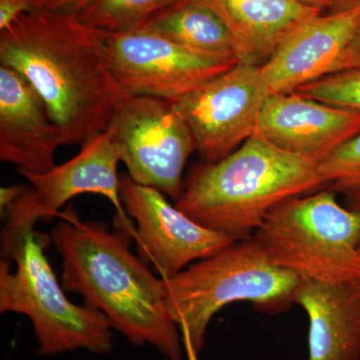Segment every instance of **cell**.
<instances>
[{
    "label": "cell",
    "instance_id": "cell-1",
    "mask_svg": "<svg viewBox=\"0 0 360 360\" xmlns=\"http://www.w3.org/2000/svg\"><path fill=\"white\" fill-rule=\"evenodd\" d=\"M0 63L20 72L46 105L63 146L108 129L124 98L106 53L105 33L73 11H33L0 32Z\"/></svg>",
    "mask_w": 360,
    "mask_h": 360
},
{
    "label": "cell",
    "instance_id": "cell-2",
    "mask_svg": "<svg viewBox=\"0 0 360 360\" xmlns=\"http://www.w3.org/2000/svg\"><path fill=\"white\" fill-rule=\"evenodd\" d=\"M49 234L63 258V290L84 297L115 330L137 347L151 345L167 360H181V336L165 304L162 278L129 250L134 225L116 213L115 231L82 221L72 210Z\"/></svg>",
    "mask_w": 360,
    "mask_h": 360
},
{
    "label": "cell",
    "instance_id": "cell-3",
    "mask_svg": "<svg viewBox=\"0 0 360 360\" xmlns=\"http://www.w3.org/2000/svg\"><path fill=\"white\" fill-rule=\"evenodd\" d=\"M1 215L0 314L27 316L44 356L77 349L108 354L113 347L110 321L87 305L71 302L47 259L51 239L35 229L44 219L35 191L28 188Z\"/></svg>",
    "mask_w": 360,
    "mask_h": 360
},
{
    "label": "cell",
    "instance_id": "cell-4",
    "mask_svg": "<svg viewBox=\"0 0 360 360\" xmlns=\"http://www.w3.org/2000/svg\"><path fill=\"white\" fill-rule=\"evenodd\" d=\"M324 186L317 161L255 134L219 162L194 165L175 206L203 227L239 240L251 238L279 203Z\"/></svg>",
    "mask_w": 360,
    "mask_h": 360
},
{
    "label": "cell",
    "instance_id": "cell-5",
    "mask_svg": "<svg viewBox=\"0 0 360 360\" xmlns=\"http://www.w3.org/2000/svg\"><path fill=\"white\" fill-rule=\"evenodd\" d=\"M162 281L167 309L179 328L186 360H200L208 326L220 309L248 302L260 311L279 314L293 304L300 283L272 262L253 236Z\"/></svg>",
    "mask_w": 360,
    "mask_h": 360
},
{
    "label": "cell",
    "instance_id": "cell-6",
    "mask_svg": "<svg viewBox=\"0 0 360 360\" xmlns=\"http://www.w3.org/2000/svg\"><path fill=\"white\" fill-rule=\"evenodd\" d=\"M252 236L300 281L360 279V214L341 206L331 188L279 203Z\"/></svg>",
    "mask_w": 360,
    "mask_h": 360
},
{
    "label": "cell",
    "instance_id": "cell-7",
    "mask_svg": "<svg viewBox=\"0 0 360 360\" xmlns=\"http://www.w3.org/2000/svg\"><path fill=\"white\" fill-rule=\"evenodd\" d=\"M110 127L122 146V161L131 179L177 202L184 193V168L196 149L174 101L125 96Z\"/></svg>",
    "mask_w": 360,
    "mask_h": 360
},
{
    "label": "cell",
    "instance_id": "cell-8",
    "mask_svg": "<svg viewBox=\"0 0 360 360\" xmlns=\"http://www.w3.org/2000/svg\"><path fill=\"white\" fill-rule=\"evenodd\" d=\"M104 33L111 72L127 96L176 101L239 63L193 51L146 30Z\"/></svg>",
    "mask_w": 360,
    "mask_h": 360
},
{
    "label": "cell",
    "instance_id": "cell-9",
    "mask_svg": "<svg viewBox=\"0 0 360 360\" xmlns=\"http://www.w3.org/2000/svg\"><path fill=\"white\" fill-rule=\"evenodd\" d=\"M269 96L259 66L238 63L174 103L193 134L201 161L215 163L255 134Z\"/></svg>",
    "mask_w": 360,
    "mask_h": 360
},
{
    "label": "cell",
    "instance_id": "cell-10",
    "mask_svg": "<svg viewBox=\"0 0 360 360\" xmlns=\"http://www.w3.org/2000/svg\"><path fill=\"white\" fill-rule=\"evenodd\" d=\"M120 198L136 226L139 257L155 266L160 278L176 276L193 262L212 257L236 239L198 224L174 206L165 194L120 176Z\"/></svg>",
    "mask_w": 360,
    "mask_h": 360
},
{
    "label": "cell",
    "instance_id": "cell-11",
    "mask_svg": "<svg viewBox=\"0 0 360 360\" xmlns=\"http://www.w3.org/2000/svg\"><path fill=\"white\" fill-rule=\"evenodd\" d=\"M359 132L360 111L290 92L267 96L255 134L277 148L319 162Z\"/></svg>",
    "mask_w": 360,
    "mask_h": 360
},
{
    "label": "cell",
    "instance_id": "cell-12",
    "mask_svg": "<svg viewBox=\"0 0 360 360\" xmlns=\"http://www.w3.org/2000/svg\"><path fill=\"white\" fill-rule=\"evenodd\" d=\"M63 135L32 84L18 71L0 65V160L44 174L54 167Z\"/></svg>",
    "mask_w": 360,
    "mask_h": 360
},
{
    "label": "cell",
    "instance_id": "cell-13",
    "mask_svg": "<svg viewBox=\"0 0 360 360\" xmlns=\"http://www.w3.org/2000/svg\"><path fill=\"white\" fill-rule=\"evenodd\" d=\"M360 26V7L326 13L300 26L259 66L269 96L290 94L328 75Z\"/></svg>",
    "mask_w": 360,
    "mask_h": 360
},
{
    "label": "cell",
    "instance_id": "cell-14",
    "mask_svg": "<svg viewBox=\"0 0 360 360\" xmlns=\"http://www.w3.org/2000/svg\"><path fill=\"white\" fill-rule=\"evenodd\" d=\"M75 158L44 174L18 169L39 198L44 220L60 215V208L75 196L84 193L103 195L115 205L118 214H127L120 198L118 163L122 146L115 130L108 125L101 134L82 144Z\"/></svg>",
    "mask_w": 360,
    "mask_h": 360
},
{
    "label": "cell",
    "instance_id": "cell-15",
    "mask_svg": "<svg viewBox=\"0 0 360 360\" xmlns=\"http://www.w3.org/2000/svg\"><path fill=\"white\" fill-rule=\"evenodd\" d=\"M293 303L309 317L307 360H360V279L300 281Z\"/></svg>",
    "mask_w": 360,
    "mask_h": 360
},
{
    "label": "cell",
    "instance_id": "cell-16",
    "mask_svg": "<svg viewBox=\"0 0 360 360\" xmlns=\"http://www.w3.org/2000/svg\"><path fill=\"white\" fill-rule=\"evenodd\" d=\"M224 21L238 47L239 63L262 66L284 40L323 13L296 0H193Z\"/></svg>",
    "mask_w": 360,
    "mask_h": 360
},
{
    "label": "cell",
    "instance_id": "cell-17",
    "mask_svg": "<svg viewBox=\"0 0 360 360\" xmlns=\"http://www.w3.org/2000/svg\"><path fill=\"white\" fill-rule=\"evenodd\" d=\"M141 30L193 51L239 63L238 47L224 21L193 0H186L155 14Z\"/></svg>",
    "mask_w": 360,
    "mask_h": 360
},
{
    "label": "cell",
    "instance_id": "cell-18",
    "mask_svg": "<svg viewBox=\"0 0 360 360\" xmlns=\"http://www.w3.org/2000/svg\"><path fill=\"white\" fill-rule=\"evenodd\" d=\"M186 0H89L77 11L84 25L106 33L141 30L155 14Z\"/></svg>",
    "mask_w": 360,
    "mask_h": 360
},
{
    "label": "cell",
    "instance_id": "cell-19",
    "mask_svg": "<svg viewBox=\"0 0 360 360\" xmlns=\"http://www.w3.org/2000/svg\"><path fill=\"white\" fill-rule=\"evenodd\" d=\"M295 92L328 105L360 111V70L329 73L298 87Z\"/></svg>",
    "mask_w": 360,
    "mask_h": 360
},
{
    "label": "cell",
    "instance_id": "cell-20",
    "mask_svg": "<svg viewBox=\"0 0 360 360\" xmlns=\"http://www.w3.org/2000/svg\"><path fill=\"white\" fill-rule=\"evenodd\" d=\"M319 170L335 193L360 191V132L319 161Z\"/></svg>",
    "mask_w": 360,
    "mask_h": 360
},
{
    "label": "cell",
    "instance_id": "cell-21",
    "mask_svg": "<svg viewBox=\"0 0 360 360\" xmlns=\"http://www.w3.org/2000/svg\"><path fill=\"white\" fill-rule=\"evenodd\" d=\"M348 70H360V26L349 44L340 52L331 65L328 75Z\"/></svg>",
    "mask_w": 360,
    "mask_h": 360
},
{
    "label": "cell",
    "instance_id": "cell-22",
    "mask_svg": "<svg viewBox=\"0 0 360 360\" xmlns=\"http://www.w3.org/2000/svg\"><path fill=\"white\" fill-rule=\"evenodd\" d=\"M33 11V0H0V32L8 28L23 14Z\"/></svg>",
    "mask_w": 360,
    "mask_h": 360
},
{
    "label": "cell",
    "instance_id": "cell-23",
    "mask_svg": "<svg viewBox=\"0 0 360 360\" xmlns=\"http://www.w3.org/2000/svg\"><path fill=\"white\" fill-rule=\"evenodd\" d=\"M89 0H33L35 11H73L77 13Z\"/></svg>",
    "mask_w": 360,
    "mask_h": 360
},
{
    "label": "cell",
    "instance_id": "cell-24",
    "mask_svg": "<svg viewBox=\"0 0 360 360\" xmlns=\"http://www.w3.org/2000/svg\"><path fill=\"white\" fill-rule=\"evenodd\" d=\"M28 187L25 186H11L0 189V210L4 212L8 206L15 202L25 194Z\"/></svg>",
    "mask_w": 360,
    "mask_h": 360
},
{
    "label": "cell",
    "instance_id": "cell-25",
    "mask_svg": "<svg viewBox=\"0 0 360 360\" xmlns=\"http://www.w3.org/2000/svg\"><path fill=\"white\" fill-rule=\"evenodd\" d=\"M296 1L310 8L319 9L324 13L330 11L338 0H296Z\"/></svg>",
    "mask_w": 360,
    "mask_h": 360
},
{
    "label": "cell",
    "instance_id": "cell-26",
    "mask_svg": "<svg viewBox=\"0 0 360 360\" xmlns=\"http://www.w3.org/2000/svg\"><path fill=\"white\" fill-rule=\"evenodd\" d=\"M359 7H360V0H338L328 13H340V11H350Z\"/></svg>",
    "mask_w": 360,
    "mask_h": 360
},
{
    "label": "cell",
    "instance_id": "cell-27",
    "mask_svg": "<svg viewBox=\"0 0 360 360\" xmlns=\"http://www.w3.org/2000/svg\"><path fill=\"white\" fill-rule=\"evenodd\" d=\"M349 208L359 212L360 214V191H354V193L347 194ZM360 252V243L359 246Z\"/></svg>",
    "mask_w": 360,
    "mask_h": 360
}]
</instances>
